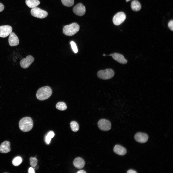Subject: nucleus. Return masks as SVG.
Wrapping results in <instances>:
<instances>
[{
	"label": "nucleus",
	"instance_id": "nucleus-24",
	"mask_svg": "<svg viewBox=\"0 0 173 173\" xmlns=\"http://www.w3.org/2000/svg\"><path fill=\"white\" fill-rule=\"evenodd\" d=\"M30 164L32 167H34L37 163L38 161L35 157H31L30 158Z\"/></svg>",
	"mask_w": 173,
	"mask_h": 173
},
{
	"label": "nucleus",
	"instance_id": "nucleus-29",
	"mask_svg": "<svg viewBox=\"0 0 173 173\" xmlns=\"http://www.w3.org/2000/svg\"><path fill=\"white\" fill-rule=\"evenodd\" d=\"M127 173H137V172L135 171L132 169L129 170L127 171Z\"/></svg>",
	"mask_w": 173,
	"mask_h": 173
},
{
	"label": "nucleus",
	"instance_id": "nucleus-1",
	"mask_svg": "<svg viewBox=\"0 0 173 173\" xmlns=\"http://www.w3.org/2000/svg\"><path fill=\"white\" fill-rule=\"evenodd\" d=\"M33 122L32 119L26 117L21 119L19 121V126L20 130L24 132H28L32 129Z\"/></svg>",
	"mask_w": 173,
	"mask_h": 173
},
{
	"label": "nucleus",
	"instance_id": "nucleus-18",
	"mask_svg": "<svg viewBox=\"0 0 173 173\" xmlns=\"http://www.w3.org/2000/svg\"><path fill=\"white\" fill-rule=\"evenodd\" d=\"M131 6L132 10L136 11H139L141 7L140 4L137 0L133 1L131 2Z\"/></svg>",
	"mask_w": 173,
	"mask_h": 173
},
{
	"label": "nucleus",
	"instance_id": "nucleus-21",
	"mask_svg": "<svg viewBox=\"0 0 173 173\" xmlns=\"http://www.w3.org/2000/svg\"><path fill=\"white\" fill-rule=\"evenodd\" d=\"M22 161V159L21 157L17 156L13 159L12 163L14 166H17L19 165L21 163Z\"/></svg>",
	"mask_w": 173,
	"mask_h": 173
},
{
	"label": "nucleus",
	"instance_id": "nucleus-6",
	"mask_svg": "<svg viewBox=\"0 0 173 173\" xmlns=\"http://www.w3.org/2000/svg\"><path fill=\"white\" fill-rule=\"evenodd\" d=\"M98 125L101 130L105 131H109L111 127V124L110 121L105 119L99 120L98 122Z\"/></svg>",
	"mask_w": 173,
	"mask_h": 173
},
{
	"label": "nucleus",
	"instance_id": "nucleus-14",
	"mask_svg": "<svg viewBox=\"0 0 173 173\" xmlns=\"http://www.w3.org/2000/svg\"><path fill=\"white\" fill-rule=\"evenodd\" d=\"M10 145V143L8 141L3 142L0 146V152L6 153L9 152L11 150Z\"/></svg>",
	"mask_w": 173,
	"mask_h": 173
},
{
	"label": "nucleus",
	"instance_id": "nucleus-12",
	"mask_svg": "<svg viewBox=\"0 0 173 173\" xmlns=\"http://www.w3.org/2000/svg\"><path fill=\"white\" fill-rule=\"evenodd\" d=\"M8 42L9 45L11 46H17L19 44V40L17 36L14 33L11 32L10 34Z\"/></svg>",
	"mask_w": 173,
	"mask_h": 173
},
{
	"label": "nucleus",
	"instance_id": "nucleus-23",
	"mask_svg": "<svg viewBox=\"0 0 173 173\" xmlns=\"http://www.w3.org/2000/svg\"><path fill=\"white\" fill-rule=\"evenodd\" d=\"M54 136V134L53 131L49 132L46 138V141L47 144H49L50 143L51 139L53 138Z\"/></svg>",
	"mask_w": 173,
	"mask_h": 173
},
{
	"label": "nucleus",
	"instance_id": "nucleus-7",
	"mask_svg": "<svg viewBox=\"0 0 173 173\" xmlns=\"http://www.w3.org/2000/svg\"><path fill=\"white\" fill-rule=\"evenodd\" d=\"M126 18V16L124 13L122 12H118L113 17V23L116 25H119L124 22Z\"/></svg>",
	"mask_w": 173,
	"mask_h": 173
},
{
	"label": "nucleus",
	"instance_id": "nucleus-27",
	"mask_svg": "<svg viewBox=\"0 0 173 173\" xmlns=\"http://www.w3.org/2000/svg\"><path fill=\"white\" fill-rule=\"evenodd\" d=\"M4 8V6L0 2V12L2 11Z\"/></svg>",
	"mask_w": 173,
	"mask_h": 173
},
{
	"label": "nucleus",
	"instance_id": "nucleus-30",
	"mask_svg": "<svg viewBox=\"0 0 173 173\" xmlns=\"http://www.w3.org/2000/svg\"><path fill=\"white\" fill-rule=\"evenodd\" d=\"M77 173H86V172L83 170H81L78 171Z\"/></svg>",
	"mask_w": 173,
	"mask_h": 173
},
{
	"label": "nucleus",
	"instance_id": "nucleus-5",
	"mask_svg": "<svg viewBox=\"0 0 173 173\" xmlns=\"http://www.w3.org/2000/svg\"><path fill=\"white\" fill-rule=\"evenodd\" d=\"M30 12L33 16L41 19L45 18L48 15L46 11L36 7L32 8Z\"/></svg>",
	"mask_w": 173,
	"mask_h": 173
},
{
	"label": "nucleus",
	"instance_id": "nucleus-10",
	"mask_svg": "<svg viewBox=\"0 0 173 173\" xmlns=\"http://www.w3.org/2000/svg\"><path fill=\"white\" fill-rule=\"evenodd\" d=\"M12 27L8 25L0 26V37L5 38L8 36L12 31Z\"/></svg>",
	"mask_w": 173,
	"mask_h": 173
},
{
	"label": "nucleus",
	"instance_id": "nucleus-19",
	"mask_svg": "<svg viewBox=\"0 0 173 173\" xmlns=\"http://www.w3.org/2000/svg\"><path fill=\"white\" fill-rule=\"evenodd\" d=\"M56 109L61 111L64 110L67 108L66 104L63 102H58L56 104Z\"/></svg>",
	"mask_w": 173,
	"mask_h": 173
},
{
	"label": "nucleus",
	"instance_id": "nucleus-28",
	"mask_svg": "<svg viewBox=\"0 0 173 173\" xmlns=\"http://www.w3.org/2000/svg\"><path fill=\"white\" fill-rule=\"evenodd\" d=\"M28 173H34L35 171L33 168L32 167H30L29 169Z\"/></svg>",
	"mask_w": 173,
	"mask_h": 173
},
{
	"label": "nucleus",
	"instance_id": "nucleus-26",
	"mask_svg": "<svg viewBox=\"0 0 173 173\" xmlns=\"http://www.w3.org/2000/svg\"><path fill=\"white\" fill-rule=\"evenodd\" d=\"M168 26L170 29L172 31H173V21L171 20L168 23Z\"/></svg>",
	"mask_w": 173,
	"mask_h": 173
},
{
	"label": "nucleus",
	"instance_id": "nucleus-3",
	"mask_svg": "<svg viewBox=\"0 0 173 173\" xmlns=\"http://www.w3.org/2000/svg\"><path fill=\"white\" fill-rule=\"evenodd\" d=\"M79 25L75 23L65 26L63 29L64 34L68 36H72L76 33L79 30Z\"/></svg>",
	"mask_w": 173,
	"mask_h": 173
},
{
	"label": "nucleus",
	"instance_id": "nucleus-17",
	"mask_svg": "<svg viewBox=\"0 0 173 173\" xmlns=\"http://www.w3.org/2000/svg\"><path fill=\"white\" fill-rule=\"evenodd\" d=\"M25 3L28 7L33 8L39 5L40 2L38 0H26Z\"/></svg>",
	"mask_w": 173,
	"mask_h": 173
},
{
	"label": "nucleus",
	"instance_id": "nucleus-16",
	"mask_svg": "<svg viewBox=\"0 0 173 173\" xmlns=\"http://www.w3.org/2000/svg\"><path fill=\"white\" fill-rule=\"evenodd\" d=\"M74 165L78 169L82 168L85 165V162L82 158L78 157L75 158L73 162Z\"/></svg>",
	"mask_w": 173,
	"mask_h": 173
},
{
	"label": "nucleus",
	"instance_id": "nucleus-32",
	"mask_svg": "<svg viewBox=\"0 0 173 173\" xmlns=\"http://www.w3.org/2000/svg\"><path fill=\"white\" fill-rule=\"evenodd\" d=\"M103 55L104 56H105L106 55L105 54H103Z\"/></svg>",
	"mask_w": 173,
	"mask_h": 173
},
{
	"label": "nucleus",
	"instance_id": "nucleus-25",
	"mask_svg": "<svg viewBox=\"0 0 173 173\" xmlns=\"http://www.w3.org/2000/svg\"><path fill=\"white\" fill-rule=\"evenodd\" d=\"M70 44L72 49L74 52L76 53L78 52V50L77 46L75 43L73 41H71L70 42Z\"/></svg>",
	"mask_w": 173,
	"mask_h": 173
},
{
	"label": "nucleus",
	"instance_id": "nucleus-2",
	"mask_svg": "<svg viewBox=\"0 0 173 173\" xmlns=\"http://www.w3.org/2000/svg\"><path fill=\"white\" fill-rule=\"evenodd\" d=\"M52 93V90L49 87L46 86L40 88L37 91L36 96L40 100H46L51 96Z\"/></svg>",
	"mask_w": 173,
	"mask_h": 173
},
{
	"label": "nucleus",
	"instance_id": "nucleus-11",
	"mask_svg": "<svg viewBox=\"0 0 173 173\" xmlns=\"http://www.w3.org/2000/svg\"><path fill=\"white\" fill-rule=\"evenodd\" d=\"M134 138L137 142L143 143L147 141L148 139V135L145 133L139 132L135 134Z\"/></svg>",
	"mask_w": 173,
	"mask_h": 173
},
{
	"label": "nucleus",
	"instance_id": "nucleus-9",
	"mask_svg": "<svg viewBox=\"0 0 173 173\" xmlns=\"http://www.w3.org/2000/svg\"><path fill=\"white\" fill-rule=\"evenodd\" d=\"M73 12L76 15L79 16L83 15L86 12L84 6L81 3H79L76 5L73 8Z\"/></svg>",
	"mask_w": 173,
	"mask_h": 173
},
{
	"label": "nucleus",
	"instance_id": "nucleus-8",
	"mask_svg": "<svg viewBox=\"0 0 173 173\" xmlns=\"http://www.w3.org/2000/svg\"><path fill=\"white\" fill-rule=\"evenodd\" d=\"M34 60V59L32 56L28 55L25 58H24L20 61V64L22 68L26 69L33 62Z\"/></svg>",
	"mask_w": 173,
	"mask_h": 173
},
{
	"label": "nucleus",
	"instance_id": "nucleus-20",
	"mask_svg": "<svg viewBox=\"0 0 173 173\" xmlns=\"http://www.w3.org/2000/svg\"><path fill=\"white\" fill-rule=\"evenodd\" d=\"M70 126L72 130L74 132H76L79 130V125L75 121H73L71 122L70 123Z\"/></svg>",
	"mask_w": 173,
	"mask_h": 173
},
{
	"label": "nucleus",
	"instance_id": "nucleus-4",
	"mask_svg": "<svg viewBox=\"0 0 173 173\" xmlns=\"http://www.w3.org/2000/svg\"><path fill=\"white\" fill-rule=\"evenodd\" d=\"M114 75V71L111 69L100 70L97 73L98 77L103 80H107L111 79L113 77Z\"/></svg>",
	"mask_w": 173,
	"mask_h": 173
},
{
	"label": "nucleus",
	"instance_id": "nucleus-22",
	"mask_svg": "<svg viewBox=\"0 0 173 173\" xmlns=\"http://www.w3.org/2000/svg\"><path fill=\"white\" fill-rule=\"evenodd\" d=\"M61 1L63 5L68 7L72 6L74 3V0H61Z\"/></svg>",
	"mask_w": 173,
	"mask_h": 173
},
{
	"label": "nucleus",
	"instance_id": "nucleus-15",
	"mask_svg": "<svg viewBox=\"0 0 173 173\" xmlns=\"http://www.w3.org/2000/svg\"><path fill=\"white\" fill-rule=\"evenodd\" d=\"M113 150L116 154L121 155H125L127 152L126 149L124 148L119 145H116L115 146Z\"/></svg>",
	"mask_w": 173,
	"mask_h": 173
},
{
	"label": "nucleus",
	"instance_id": "nucleus-13",
	"mask_svg": "<svg viewBox=\"0 0 173 173\" xmlns=\"http://www.w3.org/2000/svg\"><path fill=\"white\" fill-rule=\"evenodd\" d=\"M113 58L119 63L123 64H126L127 60L125 59L122 55L117 53H114L111 54V56Z\"/></svg>",
	"mask_w": 173,
	"mask_h": 173
},
{
	"label": "nucleus",
	"instance_id": "nucleus-31",
	"mask_svg": "<svg viewBox=\"0 0 173 173\" xmlns=\"http://www.w3.org/2000/svg\"><path fill=\"white\" fill-rule=\"evenodd\" d=\"M131 0H126V2H128V1H129Z\"/></svg>",
	"mask_w": 173,
	"mask_h": 173
}]
</instances>
